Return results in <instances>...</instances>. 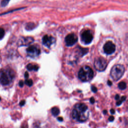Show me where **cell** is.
Segmentation results:
<instances>
[{
  "label": "cell",
  "mask_w": 128,
  "mask_h": 128,
  "mask_svg": "<svg viewBox=\"0 0 128 128\" xmlns=\"http://www.w3.org/2000/svg\"><path fill=\"white\" fill-rule=\"evenodd\" d=\"M90 112L88 107L84 103L76 104L71 112V118L79 123H84L88 120Z\"/></svg>",
  "instance_id": "6da1fadb"
},
{
  "label": "cell",
  "mask_w": 128,
  "mask_h": 128,
  "mask_svg": "<svg viewBox=\"0 0 128 128\" xmlns=\"http://www.w3.org/2000/svg\"><path fill=\"white\" fill-rule=\"evenodd\" d=\"M94 71L89 66H84L82 67L78 73L79 79L83 82H89L94 77Z\"/></svg>",
  "instance_id": "7a4b0ae2"
},
{
  "label": "cell",
  "mask_w": 128,
  "mask_h": 128,
  "mask_svg": "<svg viewBox=\"0 0 128 128\" xmlns=\"http://www.w3.org/2000/svg\"><path fill=\"white\" fill-rule=\"evenodd\" d=\"M15 77L14 72L10 69L2 70L1 72V84L3 86H8L11 84Z\"/></svg>",
  "instance_id": "3957f363"
},
{
  "label": "cell",
  "mask_w": 128,
  "mask_h": 128,
  "mask_svg": "<svg viewBox=\"0 0 128 128\" xmlns=\"http://www.w3.org/2000/svg\"><path fill=\"white\" fill-rule=\"evenodd\" d=\"M125 72V68L123 66L118 64L112 68L111 71V76L114 81H118L123 76Z\"/></svg>",
  "instance_id": "277c9868"
},
{
  "label": "cell",
  "mask_w": 128,
  "mask_h": 128,
  "mask_svg": "<svg viewBox=\"0 0 128 128\" xmlns=\"http://www.w3.org/2000/svg\"><path fill=\"white\" fill-rule=\"evenodd\" d=\"M107 62L103 58H98L95 60L94 67L98 71H104L107 68Z\"/></svg>",
  "instance_id": "5b68a950"
},
{
  "label": "cell",
  "mask_w": 128,
  "mask_h": 128,
  "mask_svg": "<svg viewBox=\"0 0 128 128\" xmlns=\"http://www.w3.org/2000/svg\"><path fill=\"white\" fill-rule=\"evenodd\" d=\"M93 39V35L90 30H85L81 34V39L85 44H89Z\"/></svg>",
  "instance_id": "8992f818"
},
{
  "label": "cell",
  "mask_w": 128,
  "mask_h": 128,
  "mask_svg": "<svg viewBox=\"0 0 128 128\" xmlns=\"http://www.w3.org/2000/svg\"><path fill=\"white\" fill-rule=\"evenodd\" d=\"M78 41L77 36L74 33L68 35L65 38V42L68 46H72L75 45Z\"/></svg>",
  "instance_id": "52a82bcc"
},
{
  "label": "cell",
  "mask_w": 128,
  "mask_h": 128,
  "mask_svg": "<svg viewBox=\"0 0 128 128\" xmlns=\"http://www.w3.org/2000/svg\"><path fill=\"white\" fill-rule=\"evenodd\" d=\"M27 52L30 57H35L40 54L41 50L38 47L35 46H31L27 49Z\"/></svg>",
  "instance_id": "ba28073f"
},
{
  "label": "cell",
  "mask_w": 128,
  "mask_h": 128,
  "mask_svg": "<svg viewBox=\"0 0 128 128\" xmlns=\"http://www.w3.org/2000/svg\"><path fill=\"white\" fill-rule=\"evenodd\" d=\"M116 50L115 45L112 42L109 41L107 42L104 46V52L107 55L112 54L115 52Z\"/></svg>",
  "instance_id": "9c48e42d"
},
{
  "label": "cell",
  "mask_w": 128,
  "mask_h": 128,
  "mask_svg": "<svg viewBox=\"0 0 128 128\" xmlns=\"http://www.w3.org/2000/svg\"><path fill=\"white\" fill-rule=\"evenodd\" d=\"M42 42L45 46L50 48V46L55 42V39L53 37L45 35L43 37Z\"/></svg>",
  "instance_id": "30bf717a"
},
{
  "label": "cell",
  "mask_w": 128,
  "mask_h": 128,
  "mask_svg": "<svg viewBox=\"0 0 128 128\" xmlns=\"http://www.w3.org/2000/svg\"><path fill=\"white\" fill-rule=\"evenodd\" d=\"M34 41L33 38L31 37H27V38H23L22 39L20 40L19 42L20 46H27L31 44Z\"/></svg>",
  "instance_id": "8fae6325"
},
{
  "label": "cell",
  "mask_w": 128,
  "mask_h": 128,
  "mask_svg": "<svg viewBox=\"0 0 128 128\" xmlns=\"http://www.w3.org/2000/svg\"><path fill=\"white\" fill-rule=\"evenodd\" d=\"M27 68L29 71H37L39 69V67L37 65H35L32 64H29L27 65Z\"/></svg>",
  "instance_id": "7c38bea8"
},
{
  "label": "cell",
  "mask_w": 128,
  "mask_h": 128,
  "mask_svg": "<svg viewBox=\"0 0 128 128\" xmlns=\"http://www.w3.org/2000/svg\"><path fill=\"white\" fill-rule=\"evenodd\" d=\"M51 113H52V114L56 117V116H58L59 114H60V109L58 108V107H53L52 110H51Z\"/></svg>",
  "instance_id": "4fadbf2b"
},
{
  "label": "cell",
  "mask_w": 128,
  "mask_h": 128,
  "mask_svg": "<svg viewBox=\"0 0 128 128\" xmlns=\"http://www.w3.org/2000/svg\"><path fill=\"white\" fill-rule=\"evenodd\" d=\"M118 87L120 90H124L125 89H126V87H127V85L126 83L124 82H121L120 83H119L118 84Z\"/></svg>",
  "instance_id": "5bb4252c"
},
{
  "label": "cell",
  "mask_w": 128,
  "mask_h": 128,
  "mask_svg": "<svg viewBox=\"0 0 128 128\" xmlns=\"http://www.w3.org/2000/svg\"><path fill=\"white\" fill-rule=\"evenodd\" d=\"M35 25L34 23H30L29 24H28L26 27V29L28 30H33L35 28Z\"/></svg>",
  "instance_id": "9a60e30c"
},
{
  "label": "cell",
  "mask_w": 128,
  "mask_h": 128,
  "mask_svg": "<svg viewBox=\"0 0 128 128\" xmlns=\"http://www.w3.org/2000/svg\"><path fill=\"white\" fill-rule=\"evenodd\" d=\"M25 83L29 87L32 86L33 84V81L31 79H27V80H26V81H25Z\"/></svg>",
  "instance_id": "2e32d148"
},
{
  "label": "cell",
  "mask_w": 128,
  "mask_h": 128,
  "mask_svg": "<svg viewBox=\"0 0 128 128\" xmlns=\"http://www.w3.org/2000/svg\"><path fill=\"white\" fill-rule=\"evenodd\" d=\"M10 1V0H2V1H1V6H2V7L6 6L8 4Z\"/></svg>",
  "instance_id": "e0dca14e"
},
{
  "label": "cell",
  "mask_w": 128,
  "mask_h": 128,
  "mask_svg": "<svg viewBox=\"0 0 128 128\" xmlns=\"http://www.w3.org/2000/svg\"><path fill=\"white\" fill-rule=\"evenodd\" d=\"M5 35V31L3 29L1 28V30H0V38L1 39H2Z\"/></svg>",
  "instance_id": "ac0fdd59"
},
{
  "label": "cell",
  "mask_w": 128,
  "mask_h": 128,
  "mask_svg": "<svg viewBox=\"0 0 128 128\" xmlns=\"http://www.w3.org/2000/svg\"><path fill=\"white\" fill-rule=\"evenodd\" d=\"M91 90H92V91L94 93H96V92H97V91H98L97 88L96 87L94 86H92L91 87Z\"/></svg>",
  "instance_id": "d6986e66"
},
{
  "label": "cell",
  "mask_w": 128,
  "mask_h": 128,
  "mask_svg": "<svg viewBox=\"0 0 128 128\" xmlns=\"http://www.w3.org/2000/svg\"><path fill=\"white\" fill-rule=\"evenodd\" d=\"M90 102L92 104H94L95 102V100L94 97H91L90 99Z\"/></svg>",
  "instance_id": "ffe728a7"
},
{
  "label": "cell",
  "mask_w": 128,
  "mask_h": 128,
  "mask_svg": "<svg viewBox=\"0 0 128 128\" xmlns=\"http://www.w3.org/2000/svg\"><path fill=\"white\" fill-rule=\"evenodd\" d=\"M24 85V82H23V81H20L19 82V86H20V87H21V88L23 87Z\"/></svg>",
  "instance_id": "44dd1931"
},
{
  "label": "cell",
  "mask_w": 128,
  "mask_h": 128,
  "mask_svg": "<svg viewBox=\"0 0 128 128\" xmlns=\"http://www.w3.org/2000/svg\"><path fill=\"white\" fill-rule=\"evenodd\" d=\"M25 103H26V101H25V100H23V101H22L20 103V105L22 107V106H23L25 105Z\"/></svg>",
  "instance_id": "7402d4cb"
},
{
  "label": "cell",
  "mask_w": 128,
  "mask_h": 128,
  "mask_svg": "<svg viewBox=\"0 0 128 128\" xmlns=\"http://www.w3.org/2000/svg\"><path fill=\"white\" fill-rule=\"evenodd\" d=\"M109 120L110 122H113L114 120V117L113 116H110L109 118Z\"/></svg>",
  "instance_id": "603a6c76"
},
{
  "label": "cell",
  "mask_w": 128,
  "mask_h": 128,
  "mask_svg": "<svg viewBox=\"0 0 128 128\" xmlns=\"http://www.w3.org/2000/svg\"><path fill=\"white\" fill-rule=\"evenodd\" d=\"M29 74L27 72H26L25 73V77L26 79H28L29 78Z\"/></svg>",
  "instance_id": "cb8c5ba5"
},
{
  "label": "cell",
  "mask_w": 128,
  "mask_h": 128,
  "mask_svg": "<svg viewBox=\"0 0 128 128\" xmlns=\"http://www.w3.org/2000/svg\"><path fill=\"white\" fill-rule=\"evenodd\" d=\"M126 96H123L122 98H121V101H122V102H124L125 100H126Z\"/></svg>",
  "instance_id": "d4e9b609"
},
{
  "label": "cell",
  "mask_w": 128,
  "mask_h": 128,
  "mask_svg": "<svg viewBox=\"0 0 128 128\" xmlns=\"http://www.w3.org/2000/svg\"><path fill=\"white\" fill-rule=\"evenodd\" d=\"M120 99V96L119 95H116L115 96V100L118 101Z\"/></svg>",
  "instance_id": "484cf974"
},
{
  "label": "cell",
  "mask_w": 128,
  "mask_h": 128,
  "mask_svg": "<svg viewBox=\"0 0 128 128\" xmlns=\"http://www.w3.org/2000/svg\"><path fill=\"white\" fill-rule=\"evenodd\" d=\"M122 103V101H118L116 103V104H117V106H120V105H121Z\"/></svg>",
  "instance_id": "4316f807"
},
{
  "label": "cell",
  "mask_w": 128,
  "mask_h": 128,
  "mask_svg": "<svg viewBox=\"0 0 128 128\" xmlns=\"http://www.w3.org/2000/svg\"><path fill=\"white\" fill-rule=\"evenodd\" d=\"M107 84H108V85L109 86H112V82H111V81H110V80L108 81V82H107Z\"/></svg>",
  "instance_id": "83f0119b"
},
{
  "label": "cell",
  "mask_w": 128,
  "mask_h": 128,
  "mask_svg": "<svg viewBox=\"0 0 128 128\" xmlns=\"http://www.w3.org/2000/svg\"><path fill=\"white\" fill-rule=\"evenodd\" d=\"M57 119L59 121H60V122H62L64 120V119L62 117H59V118H58Z\"/></svg>",
  "instance_id": "f1b7e54d"
},
{
  "label": "cell",
  "mask_w": 128,
  "mask_h": 128,
  "mask_svg": "<svg viewBox=\"0 0 128 128\" xmlns=\"http://www.w3.org/2000/svg\"><path fill=\"white\" fill-rule=\"evenodd\" d=\"M110 112H111V113L112 114H114L115 113V111L114 110V109H111V110H110Z\"/></svg>",
  "instance_id": "f546056e"
},
{
  "label": "cell",
  "mask_w": 128,
  "mask_h": 128,
  "mask_svg": "<svg viewBox=\"0 0 128 128\" xmlns=\"http://www.w3.org/2000/svg\"><path fill=\"white\" fill-rule=\"evenodd\" d=\"M103 113H104V114H106L107 113V111L106 110H105L103 111Z\"/></svg>",
  "instance_id": "4dcf8cb0"
},
{
  "label": "cell",
  "mask_w": 128,
  "mask_h": 128,
  "mask_svg": "<svg viewBox=\"0 0 128 128\" xmlns=\"http://www.w3.org/2000/svg\"></svg>",
  "instance_id": "1f68e13d"
}]
</instances>
